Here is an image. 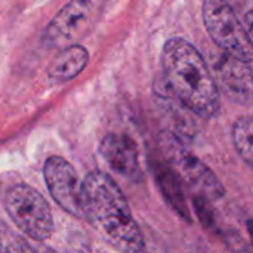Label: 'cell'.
Wrapping results in <instances>:
<instances>
[{"instance_id": "obj_1", "label": "cell", "mask_w": 253, "mask_h": 253, "mask_svg": "<svg viewBox=\"0 0 253 253\" xmlns=\"http://www.w3.org/2000/svg\"><path fill=\"white\" fill-rule=\"evenodd\" d=\"M162 67L166 84L188 111L202 119L218 116L219 90L208 62L191 43L179 37L168 40L162 52Z\"/></svg>"}, {"instance_id": "obj_2", "label": "cell", "mask_w": 253, "mask_h": 253, "mask_svg": "<svg viewBox=\"0 0 253 253\" xmlns=\"http://www.w3.org/2000/svg\"><path fill=\"white\" fill-rule=\"evenodd\" d=\"M84 218L122 253H141L144 236L120 187L102 172H90L83 181Z\"/></svg>"}, {"instance_id": "obj_3", "label": "cell", "mask_w": 253, "mask_h": 253, "mask_svg": "<svg viewBox=\"0 0 253 253\" xmlns=\"http://www.w3.org/2000/svg\"><path fill=\"white\" fill-rule=\"evenodd\" d=\"M105 0H71L49 22L42 43L49 49H65L77 44L96 24Z\"/></svg>"}, {"instance_id": "obj_4", "label": "cell", "mask_w": 253, "mask_h": 253, "mask_svg": "<svg viewBox=\"0 0 253 253\" xmlns=\"http://www.w3.org/2000/svg\"><path fill=\"white\" fill-rule=\"evenodd\" d=\"M203 21L219 50L243 61L253 59V44L246 27L225 0H203Z\"/></svg>"}, {"instance_id": "obj_5", "label": "cell", "mask_w": 253, "mask_h": 253, "mask_svg": "<svg viewBox=\"0 0 253 253\" xmlns=\"http://www.w3.org/2000/svg\"><path fill=\"white\" fill-rule=\"evenodd\" d=\"M4 206L15 225L31 240L44 242L53 233L52 211L44 197L27 184L13 185L4 199Z\"/></svg>"}, {"instance_id": "obj_6", "label": "cell", "mask_w": 253, "mask_h": 253, "mask_svg": "<svg viewBox=\"0 0 253 253\" xmlns=\"http://www.w3.org/2000/svg\"><path fill=\"white\" fill-rule=\"evenodd\" d=\"M208 65L219 93L239 105H252L253 71L248 62L218 50L211 52Z\"/></svg>"}, {"instance_id": "obj_7", "label": "cell", "mask_w": 253, "mask_h": 253, "mask_svg": "<svg viewBox=\"0 0 253 253\" xmlns=\"http://www.w3.org/2000/svg\"><path fill=\"white\" fill-rule=\"evenodd\" d=\"M43 176L53 200L68 213L82 218L83 211V182L74 168L61 157H50L43 166Z\"/></svg>"}, {"instance_id": "obj_8", "label": "cell", "mask_w": 253, "mask_h": 253, "mask_svg": "<svg viewBox=\"0 0 253 253\" xmlns=\"http://www.w3.org/2000/svg\"><path fill=\"white\" fill-rule=\"evenodd\" d=\"M163 139L165 151L169 156L170 163L178 169L176 175L181 181H185L191 188L200 191L205 199H218L224 194V188L211 169L197 157L184 150L172 133H168Z\"/></svg>"}, {"instance_id": "obj_9", "label": "cell", "mask_w": 253, "mask_h": 253, "mask_svg": "<svg viewBox=\"0 0 253 253\" xmlns=\"http://www.w3.org/2000/svg\"><path fill=\"white\" fill-rule=\"evenodd\" d=\"M99 153L116 173L132 181L141 179L142 172L138 160V150L129 136L117 133L107 135L99 145Z\"/></svg>"}, {"instance_id": "obj_10", "label": "cell", "mask_w": 253, "mask_h": 253, "mask_svg": "<svg viewBox=\"0 0 253 253\" xmlns=\"http://www.w3.org/2000/svg\"><path fill=\"white\" fill-rule=\"evenodd\" d=\"M89 62V52L80 44H73L61 49L58 56L50 62L47 76L50 80L64 83L77 77Z\"/></svg>"}, {"instance_id": "obj_11", "label": "cell", "mask_w": 253, "mask_h": 253, "mask_svg": "<svg viewBox=\"0 0 253 253\" xmlns=\"http://www.w3.org/2000/svg\"><path fill=\"white\" fill-rule=\"evenodd\" d=\"M159 185L165 194V197L168 199V202L170 203V206L185 219L190 218L188 209L185 206V200L182 196V190H181V179L179 176L169 169H162L159 172Z\"/></svg>"}, {"instance_id": "obj_12", "label": "cell", "mask_w": 253, "mask_h": 253, "mask_svg": "<svg viewBox=\"0 0 253 253\" xmlns=\"http://www.w3.org/2000/svg\"><path fill=\"white\" fill-rule=\"evenodd\" d=\"M233 142L245 163L253 169V116L240 117L234 123Z\"/></svg>"}, {"instance_id": "obj_13", "label": "cell", "mask_w": 253, "mask_h": 253, "mask_svg": "<svg viewBox=\"0 0 253 253\" xmlns=\"http://www.w3.org/2000/svg\"><path fill=\"white\" fill-rule=\"evenodd\" d=\"M16 248L19 253H56L52 248L43 245L42 242H27L24 239H18L16 242Z\"/></svg>"}, {"instance_id": "obj_14", "label": "cell", "mask_w": 253, "mask_h": 253, "mask_svg": "<svg viewBox=\"0 0 253 253\" xmlns=\"http://www.w3.org/2000/svg\"><path fill=\"white\" fill-rule=\"evenodd\" d=\"M245 24H246V30H248V34L251 37V42L253 44V10H251L246 18H245Z\"/></svg>"}, {"instance_id": "obj_15", "label": "cell", "mask_w": 253, "mask_h": 253, "mask_svg": "<svg viewBox=\"0 0 253 253\" xmlns=\"http://www.w3.org/2000/svg\"><path fill=\"white\" fill-rule=\"evenodd\" d=\"M248 231H249V236H251V239H252L253 245V219H251V221L248 222Z\"/></svg>"}, {"instance_id": "obj_16", "label": "cell", "mask_w": 253, "mask_h": 253, "mask_svg": "<svg viewBox=\"0 0 253 253\" xmlns=\"http://www.w3.org/2000/svg\"><path fill=\"white\" fill-rule=\"evenodd\" d=\"M0 253H10V251H9V249H7L1 242H0Z\"/></svg>"}]
</instances>
